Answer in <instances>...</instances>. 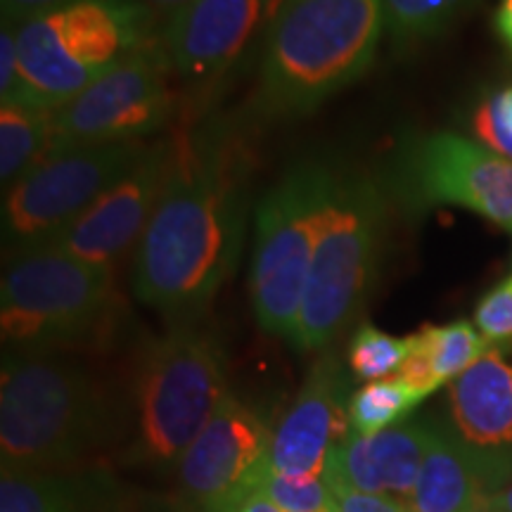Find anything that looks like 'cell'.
I'll return each instance as SVG.
<instances>
[{"mask_svg":"<svg viewBox=\"0 0 512 512\" xmlns=\"http://www.w3.org/2000/svg\"><path fill=\"white\" fill-rule=\"evenodd\" d=\"M280 0H192L171 15L162 29V48L178 88L200 112L214 91L268 31Z\"/></svg>","mask_w":512,"mask_h":512,"instance_id":"7c38bea8","label":"cell"},{"mask_svg":"<svg viewBox=\"0 0 512 512\" xmlns=\"http://www.w3.org/2000/svg\"><path fill=\"white\" fill-rule=\"evenodd\" d=\"M150 140L72 147L43 157L5 190L0 216L5 259L60 238L102 192L138 162Z\"/></svg>","mask_w":512,"mask_h":512,"instance_id":"30bf717a","label":"cell"},{"mask_svg":"<svg viewBox=\"0 0 512 512\" xmlns=\"http://www.w3.org/2000/svg\"><path fill=\"white\" fill-rule=\"evenodd\" d=\"M411 349V337L389 335L373 323L358 325L351 337L347 366L356 380L375 382L399 373L403 358Z\"/></svg>","mask_w":512,"mask_h":512,"instance_id":"cb8c5ba5","label":"cell"},{"mask_svg":"<svg viewBox=\"0 0 512 512\" xmlns=\"http://www.w3.org/2000/svg\"><path fill=\"white\" fill-rule=\"evenodd\" d=\"M384 0H280L261 43L254 110L268 119L316 112L373 67Z\"/></svg>","mask_w":512,"mask_h":512,"instance_id":"3957f363","label":"cell"},{"mask_svg":"<svg viewBox=\"0 0 512 512\" xmlns=\"http://www.w3.org/2000/svg\"><path fill=\"white\" fill-rule=\"evenodd\" d=\"M475 325L491 344H512V273L479 299Z\"/></svg>","mask_w":512,"mask_h":512,"instance_id":"4316f807","label":"cell"},{"mask_svg":"<svg viewBox=\"0 0 512 512\" xmlns=\"http://www.w3.org/2000/svg\"><path fill=\"white\" fill-rule=\"evenodd\" d=\"M494 31L498 41L503 43L505 53L512 57V0H498L494 12Z\"/></svg>","mask_w":512,"mask_h":512,"instance_id":"d6a6232c","label":"cell"},{"mask_svg":"<svg viewBox=\"0 0 512 512\" xmlns=\"http://www.w3.org/2000/svg\"><path fill=\"white\" fill-rule=\"evenodd\" d=\"M477 0H384V34L408 53L444 36Z\"/></svg>","mask_w":512,"mask_h":512,"instance_id":"44dd1931","label":"cell"},{"mask_svg":"<svg viewBox=\"0 0 512 512\" xmlns=\"http://www.w3.org/2000/svg\"><path fill=\"white\" fill-rule=\"evenodd\" d=\"M0 328L10 351L105 347L121 320L114 268L86 264L53 245L5 259Z\"/></svg>","mask_w":512,"mask_h":512,"instance_id":"5b68a950","label":"cell"},{"mask_svg":"<svg viewBox=\"0 0 512 512\" xmlns=\"http://www.w3.org/2000/svg\"><path fill=\"white\" fill-rule=\"evenodd\" d=\"M470 131L496 155L512 162V83L486 88L470 110Z\"/></svg>","mask_w":512,"mask_h":512,"instance_id":"484cf974","label":"cell"},{"mask_svg":"<svg viewBox=\"0 0 512 512\" xmlns=\"http://www.w3.org/2000/svg\"><path fill=\"white\" fill-rule=\"evenodd\" d=\"M228 394L219 337L200 320L171 323L138 356L128 463L176 465Z\"/></svg>","mask_w":512,"mask_h":512,"instance_id":"8992f818","label":"cell"},{"mask_svg":"<svg viewBox=\"0 0 512 512\" xmlns=\"http://www.w3.org/2000/svg\"><path fill=\"white\" fill-rule=\"evenodd\" d=\"M432 430L434 422L406 420L370 437L351 432L330 451L320 479L325 484H344L408 503L418 484Z\"/></svg>","mask_w":512,"mask_h":512,"instance_id":"2e32d148","label":"cell"},{"mask_svg":"<svg viewBox=\"0 0 512 512\" xmlns=\"http://www.w3.org/2000/svg\"><path fill=\"white\" fill-rule=\"evenodd\" d=\"M349 377L335 354L313 363L292 406L273 427L266 460L275 470L299 477H323L330 451L349 437Z\"/></svg>","mask_w":512,"mask_h":512,"instance_id":"9a60e30c","label":"cell"},{"mask_svg":"<svg viewBox=\"0 0 512 512\" xmlns=\"http://www.w3.org/2000/svg\"><path fill=\"white\" fill-rule=\"evenodd\" d=\"M0 512H126V494L102 463L64 470L3 467Z\"/></svg>","mask_w":512,"mask_h":512,"instance_id":"d6986e66","label":"cell"},{"mask_svg":"<svg viewBox=\"0 0 512 512\" xmlns=\"http://www.w3.org/2000/svg\"><path fill=\"white\" fill-rule=\"evenodd\" d=\"M64 3H72V0H0V5H3V22L12 24L60 8Z\"/></svg>","mask_w":512,"mask_h":512,"instance_id":"1f68e13d","label":"cell"},{"mask_svg":"<svg viewBox=\"0 0 512 512\" xmlns=\"http://www.w3.org/2000/svg\"><path fill=\"white\" fill-rule=\"evenodd\" d=\"M22 100V67H19L17 27L3 22L0 34V105Z\"/></svg>","mask_w":512,"mask_h":512,"instance_id":"f1b7e54d","label":"cell"},{"mask_svg":"<svg viewBox=\"0 0 512 512\" xmlns=\"http://www.w3.org/2000/svg\"><path fill=\"white\" fill-rule=\"evenodd\" d=\"M491 505H496V508H501L503 512H512V484L508 489H503L501 494H496L494 498L489 501Z\"/></svg>","mask_w":512,"mask_h":512,"instance_id":"e575fe53","label":"cell"},{"mask_svg":"<svg viewBox=\"0 0 512 512\" xmlns=\"http://www.w3.org/2000/svg\"><path fill=\"white\" fill-rule=\"evenodd\" d=\"M252 155L223 121L176 131V159L133 256V292L171 323L200 320L240 261Z\"/></svg>","mask_w":512,"mask_h":512,"instance_id":"6da1fadb","label":"cell"},{"mask_svg":"<svg viewBox=\"0 0 512 512\" xmlns=\"http://www.w3.org/2000/svg\"><path fill=\"white\" fill-rule=\"evenodd\" d=\"M422 399L399 377L366 382L349 396V427L354 434L370 437L401 425Z\"/></svg>","mask_w":512,"mask_h":512,"instance_id":"7402d4cb","label":"cell"},{"mask_svg":"<svg viewBox=\"0 0 512 512\" xmlns=\"http://www.w3.org/2000/svg\"><path fill=\"white\" fill-rule=\"evenodd\" d=\"M335 498L337 512H413L411 505L399 498L382 496V494H366V491L351 489L344 484H325Z\"/></svg>","mask_w":512,"mask_h":512,"instance_id":"f546056e","label":"cell"},{"mask_svg":"<svg viewBox=\"0 0 512 512\" xmlns=\"http://www.w3.org/2000/svg\"><path fill=\"white\" fill-rule=\"evenodd\" d=\"M408 337H411V349H408V356L403 358L396 377H399L401 382H406L408 387H411L413 392L425 401L427 396L437 392V389L444 387V384H441L437 373H434L430 354H427V349L422 347L418 332H413V335Z\"/></svg>","mask_w":512,"mask_h":512,"instance_id":"83f0119b","label":"cell"},{"mask_svg":"<svg viewBox=\"0 0 512 512\" xmlns=\"http://www.w3.org/2000/svg\"><path fill=\"white\" fill-rule=\"evenodd\" d=\"M200 512H283L268 498L264 491L259 489L254 482H245L235 486L233 491L223 494L216 501L204 505Z\"/></svg>","mask_w":512,"mask_h":512,"instance_id":"4dcf8cb0","label":"cell"},{"mask_svg":"<svg viewBox=\"0 0 512 512\" xmlns=\"http://www.w3.org/2000/svg\"><path fill=\"white\" fill-rule=\"evenodd\" d=\"M475 512H503V510L496 508V505H491V503H484L482 508H477Z\"/></svg>","mask_w":512,"mask_h":512,"instance_id":"d590c367","label":"cell"},{"mask_svg":"<svg viewBox=\"0 0 512 512\" xmlns=\"http://www.w3.org/2000/svg\"><path fill=\"white\" fill-rule=\"evenodd\" d=\"M422 347L430 354L441 384H451L489 351L494 344L477 330L475 323L453 320L448 325H425L418 330Z\"/></svg>","mask_w":512,"mask_h":512,"instance_id":"603a6c76","label":"cell"},{"mask_svg":"<svg viewBox=\"0 0 512 512\" xmlns=\"http://www.w3.org/2000/svg\"><path fill=\"white\" fill-rule=\"evenodd\" d=\"M119 434V411L98 375L48 351H5L0 368V463L64 470L98 463Z\"/></svg>","mask_w":512,"mask_h":512,"instance_id":"7a4b0ae2","label":"cell"},{"mask_svg":"<svg viewBox=\"0 0 512 512\" xmlns=\"http://www.w3.org/2000/svg\"><path fill=\"white\" fill-rule=\"evenodd\" d=\"M451 430L512 475V344H494L448 384Z\"/></svg>","mask_w":512,"mask_h":512,"instance_id":"e0dca14e","label":"cell"},{"mask_svg":"<svg viewBox=\"0 0 512 512\" xmlns=\"http://www.w3.org/2000/svg\"><path fill=\"white\" fill-rule=\"evenodd\" d=\"M157 19L140 0H72L15 24L22 67L19 102L62 107L155 41Z\"/></svg>","mask_w":512,"mask_h":512,"instance_id":"52a82bcc","label":"cell"},{"mask_svg":"<svg viewBox=\"0 0 512 512\" xmlns=\"http://www.w3.org/2000/svg\"><path fill=\"white\" fill-rule=\"evenodd\" d=\"M387 185L349 164H325L318 242L292 347L323 351L366 306L389 223Z\"/></svg>","mask_w":512,"mask_h":512,"instance_id":"277c9868","label":"cell"},{"mask_svg":"<svg viewBox=\"0 0 512 512\" xmlns=\"http://www.w3.org/2000/svg\"><path fill=\"white\" fill-rule=\"evenodd\" d=\"M510 484L508 470L467 446L451 427L434 425L408 505L413 512H475Z\"/></svg>","mask_w":512,"mask_h":512,"instance_id":"ac0fdd59","label":"cell"},{"mask_svg":"<svg viewBox=\"0 0 512 512\" xmlns=\"http://www.w3.org/2000/svg\"><path fill=\"white\" fill-rule=\"evenodd\" d=\"M176 159V131L152 138L126 174L83 211L50 245L86 261L114 268L140 245L147 223L155 214Z\"/></svg>","mask_w":512,"mask_h":512,"instance_id":"4fadbf2b","label":"cell"},{"mask_svg":"<svg viewBox=\"0 0 512 512\" xmlns=\"http://www.w3.org/2000/svg\"><path fill=\"white\" fill-rule=\"evenodd\" d=\"M140 3L147 5L157 17H164V22L171 15H176L178 10L185 8V5L192 3V0H140Z\"/></svg>","mask_w":512,"mask_h":512,"instance_id":"836d02e7","label":"cell"},{"mask_svg":"<svg viewBox=\"0 0 512 512\" xmlns=\"http://www.w3.org/2000/svg\"><path fill=\"white\" fill-rule=\"evenodd\" d=\"M273 430L268 420L228 394L176 463L181 496L197 510L245 482L266 460Z\"/></svg>","mask_w":512,"mask_h":512,"instance_id":"5bb4252c","label":"cell"},{"mask_svg":"<svg viewBox=\"0 0 512 512\" xmlns=\"http://www.w3.org/2000/svg\"><path fill=\"white\" fill-rule=\"evenodd\" d=\"M384 185L403 209L460 207L512 233V162L475 138L437 131L406 140Z\"/></svg>","mask_w":512,"mask_h":512,"instance_id":"8fae6325","label":"cell"},{"mask_svg":"<svg viewBox=\"0 0 512 512\" xmlns=\"http://www.w3.org/2000/svg\"><path fill=\"white\" fill-rule=\"evenodd\" d=\"M325 164L304 162L261 197L249 297L259 328L292 344L309 287L318 242Z\"/></svg>","mask_w":512,"mask_h":512,"instance_id":"ba28073f","label":"cell"},{"mask_svg":"<svg viewBox=\"0 0 512 512\" xmlns=\"http://www.w3.org/2000/svg\"><path fill=\"white\" fill-rule=\"evenodd\" d=\"M283 512H337V503L320 477H299L275 470L268 460L247 477Z\"/></svg>","mask_w":512,"mask_h":512,"instance_id":"d4e9b609","label":"cell"},{"mask_svg":"<svg viewBox=\"0 0 512 512\" xmlns=\"http://www.w3.org/2000/svg\"><path fill=\"white\" fill-rule=\"evenodd\" d=\"M181 114V88L162 48V31L53 114L48 155L72 147L136 143L162 136ZM46 155V157H48Z\"/></svg>","mask_w":512,"mask_h":512,"instance_id":"9c48e42d","label":"cell"},{"mask_svg":"<svg viewBox=\"0 0 512 512\" xmlns=\"http://www.w3.org/2000/svg\"><path fill=\"white\" fill-rule=\"evenodd\" d=\"M55 110L34 102L0 105V183L3 190L15 185L50 150Z\"/></svg>","mask_w":512,"mask_h":512,"instance_id":"ffe728a7","label":"cell"}]
</instances>
